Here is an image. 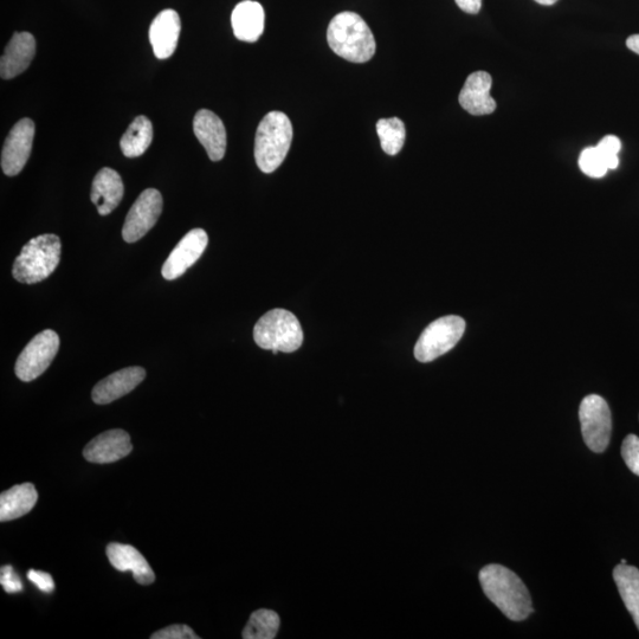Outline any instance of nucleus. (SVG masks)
<instances>
[{
  "label": "nucleus",
  "instance_id": "nucleus-1",
  "mask_svg": "<svg viewBox=\"0 0 639 639\" xmlns=\"http://www.w3.org/2000/svg\"><path fill=\"white\" fill-rule=\"evenodd\" d=\"M482 590L507 618L514 622L525 621L532 615L531 595L526 585L509 568L492 564L480 571Z\"/></svg>",
  "mask_w": 639,
  "mask_h": 639
},
{
  "label": "nucleus",
  "instance_id": "nucleus-2",
  "mask_svg": "<svg viewBox=\"0 0 639 639\" xmlns=\"http://www.w3.org/2000/svg\"><path fill=\"white\" fill-rule=\"evenodd\" d=\"M329 47L338 56L352 63H366L376 54L377 43L372 31L355 12H341L327 30Z\"/></svg>",
  "mask_w": 639,
  "mask_h": 639
},
{
  "label": "nucleus",
  "instance_id": "nucleus-3",
  "mask_svg": "<svg viewBox=\"0 0 639 639\" xmlns=\"http://www.w3.org/2000/svg\"><path fill=\"white\" fill-rule=\"evenodd\" d=\"M293 141V125L282 112H270L258 125L255 160L264 173H273L282 165Z\"/></svg>",
  "mask_w": 639,
  "mask_h": 639
},
{
  "label": "nucleus",
  "instance_id": "nucleus-4",
  "mask_svg": "<svg viewBox=\"0 0 639 639\" xmlns=\"http://www.w3.org/2000/svg\"><path fill=\"white\" fill-rule=\"evenodd\" d=\"M61 255L60 237L45 234L32 238L16 258L12 275L18 282L25 284L47 280L60 264Z\"/></svg>",
  "mask_w": 639,
  "mask_h": 639
},
{
  "label": "nucleus",
  "instance_id": "nucleus-5",
  "mask_svg": "<svg viewBox=\"0 0 639 639\" xmlns=\"http://www.w3.org/2000/svg\"><path fill=\"white\" fill-rule=\"evenodd\" d=\"M254 339L263 350L292 353L302 346L300 321L286 309H273L264 314L254 328Z\"/></svg>",
  "mask_w": 639,
  "mask_h": 639
},
{
  "label": "nucleus",
  "instance_id": "nucleus-6",
  "mask_svg": "<svg viewBox=\"0 0 639 639\" xmlns=\"http://www.w3.org/2000/svg\"><path fill=\"white\" fill-rule=\"evenodd\" d=\"M466 331V321L449 315L438 319L424 329L415 347V357L421 363H430L448 353L458 344Z\"/></svg>",
  "mask_w": 639,
  "mask_h": 639
},
{
  "label": "nucleus",
  "instance_id": "nucleus-7",
  "mask_svg": "<svg viewBox=\"0 0 639 639\" xmlns=\"http://www.w3.org/2000/svg\"><path fill=\"white\" fill-rule=\"evenodd\" d=\"M580 424L584 442L593 453L608 449L612 434V417L608 403L598 395L586 396L580 404Z\"/></svg>",
  "mask_w": 639,
  "mask_h": 639
},
{
  "label": "nucleus",
  "instance_id": "nucleus-8",
  "mask_svg": "<svg viewBox=\"0 0 639 639\" xmlns=\"http://www.w3.org/2000/svg\"><path fill=\"white\" fill-rule=\"evenodd\" d=\"M60 348V338L53 329H47L37 334L17 359L16 376L22 382H32L42 376L53 363Z\"/></svg>",
  "mask_w": 639,
  "mask_h": 639
},
{
  "label": "nucleus",
  "instance_id": "nucleus-9",
  "mask_svg": "<svg viewBox=\"0 0 639 639\" xmlns=\"http://www.w3.org/2000/svg\"><path fill=\"white\" fill-rule=\"evenodd\" d=\"M163 196L156 189H147L135 200L126 217L122 237L127 243H135L147 235L163 212Z\"/></svg>",
  "mask_w": 639,
  "mask_h": 639
},
{
  "label": "nucleus",
  "instance_id": "nucleus-10",
  "mask_svg": "<svg viewBox=\"0 0 639 639\" xmlns=\"http://www.w3.org/2000/svg\"><path fill=\"white\" fill-rule=\"evenodd\" d=\"M35 124L29 118L18 121L4 142L2 170L9 177L21 173L31 156Z\"/></svg>",
  "mask_w": 639,
  "mask_h": 639
},
{
  "label": "nucleus",
  "instance_id": "nucleus-11",
  "mask_svg": "<svg viewBox=\"0 0 639 639\" xmlns=\"http://www.w3.org/2000/svg\"><path fill=\"white\" fill-rule=\"evenodd\" d=\"M208 243V234L203 229H193L187 232L164 263L163 270H161L164 279L173 281L183 276L186 270L202 257Z\"/></svg>",
  "mask_w": 639,
  "mask_h": 639
},
{
  "label": "nucleus",
  "instance_id": "nucleus-12",
  "mask_svg": "<svg viewBox=\"0 0 639 639\" xmlns=\"http://www.w3.org/2000/svg\"><path fill=\"white\" fill-rule=\"evenodd\" d=\"M131 436L126 431L115 429L103 432L90 441L83 456L90 463L108 464L121 460L132 453Z\"/></svg>",
  "mask_w": 639,
  "mask_h": 639
},
{
  "label": "nucleus",
  "instance_id": "nucleus-13",
  "mask_svg": "<svg viewBox=\"0 0 639 639\" xmlns=\"http://www.w3.org/2000/svg\"><path fill=\"white\" fill-rule=\"evenodd\" d=\"M193 132L212 161L222 160L227 151V131L223 121L209 109H200L193 119Z\"/></svg>",
  "mask_w": 639,
  "mask_h": 639
},
{
  "label": "nucleus",
  "instance_id": "nucleus-14",
  "mask_svg": "<svg viewBox=\"0 0 639 639\" xmlns=\"http://www.w3.org/2000/svg\"><path fill=\"white\" fill-rule=\"evenodd\" d=\"M36 54L35 37L30 32H15L0 60L2 79L11 80L30 66Z\"/></svg>",
  "mask_w": 639,
  "mask_h": 639
},
{
  "label": "nucleus",
  "instance_id": "nucleus-15",
  "mask_svg": "<svg viewBox=\"0 0 639 639\" xmlns=\"http://www.w3.org/2000/svg\"><path fill=\"white\" fill-rule=\"evenodd\" d=\"M146 371L142 367L133 366L111 374L96 384L92 392L94 403L106 405L120 399L135 387L144 382Z\"/></svg>",
  "mask_w": 639,
  "mask_h": 639
},
{
  "label": "nucleus",
  "instance_id": "nucleus-16",
  "mask_svg": "<svg viewBox=\"0 0 639 639\" xmlns=\"http://www.w3.org/2000/svg\"><path fill=\"white\" fill-rule=\"evenodd\" d=\"M493 79L486 71L471 74L460 94V105L471 115H488L495 112L496 102L490 95Z\"/></svg>",
  "mask_w": 639,
  "mask_h": 639
},
{
  "label": "nucleus",
  "instance_id": "nucleus-17",
  "mask_svg": "<svg viewBox=\"0 0 639 639\" xmlns=\"http://www.w3.org/2000/svg\"><path fill=\"white\" fill-rule=\"evenodd\" d=\"M182 22L177 11L167 9L154 18L150 28V42L154 55L159 60H166L177 49Z\"/></svg>",
  "mask_w": 639,
  "mask_h": 639
},
{
  "label": "nucleus",
  "instance_id": "nucleus-18",
  "mask_svg": "<svg viewBox=\"0 0 639 639\" xmlns=\"http://www.w3.org/2000/svg\"><path fill=\"white\" fill-rule=\"evenodd\" d=\"M109 563L120 572L131 571L135 582L140 585H151L156 580L150 564L137 548L131 545L109 544L107 546Z\"/></svg>",
  "mask_w": 639,
  "mask_h": 639
},
{
  "label": "nucleus",
  "instance_id": "nucleus-19",
  "mask_svg": "<svg viewBox=\"0 0 639 639\" xmlns=\"http://www.w3.org/2000/svg\"><path fill=\"white\" fill-rule=\"evenodd\" d=\"M125 187L120 174L109 167H105L93 180L90 198L98 208L101 216H107L118 208L124 197Z\"/></svg>",
  "mask_w": 639,
  "mask_h": 639
},
{
  "label": "nucleus",
  "instance_id": "nucleus-20",
  "mask_svg": "<svg viewBox=\"0 0 639 639\" xmlns=\"http://www.w3.org/2000/svg\"><path fill=\"white\" fill-rule=\"evenodd\" d=\"M263 6L253 0H244L236 5L231 15L232 29L238 40L254 43L258 41L264 31Z\"/></svg>",
  "mask_w": 639,
  "mask_h": 639
},
{
  "label": "nucleus",
  "instance_id": "nucleus-21",
  "mask_svg": "<svg viewBox=\"0 0 639 639\" xmlns=\"http://www.w3.org/2000/svg\"><path fill=\"white\" fill-rule=\"evenodd\" d=\"M38 500L32 483L18 484L0 495V521L22 518L34 509Z\"/></svg>",
  "mask_w": 639,
  "mask_h": 639
},
{
  "label": "nucleus",
  "instance_id": "nucleus-22",
  "mask_svg": "<svg viewBox=\"0 0 639 639\" xmlns=\"http://www.w3.org/2000/svg\"><path fill=\"white\" fill-rule=\"evenodd\" d=\"M613 579L617 584L626 609L639 630V570L628 564H619L613 570Z\"/></svg>",
  "mask_w": 639,
  "mask_h": 639
},
{
  "label": "nucleus",
  "instance_id": "nucleus-23",
  "mask_svg": "<svg viewBox=\"0 0 639 639\" xmlns=\"http://www.w3.org/2000/svg\"><path fill=\"white\" fill-rule=\"evenodd\" d=\"M153 140V125L150 119L141 115L135 118L122 135L120 147L127 158H138L144 154Z\"/></svg>",
  "mask_w": 639,
  "mask_h": 639
},
{
  "label": "nucleus",
  "instance_id": "nucleus-24",
  "mask_svg": "<svg viewBox=\"0 0 639 639\" xmlns=\"http://www.w3.org/2000/svg\"><path fill=\"white\" fill-rule=\"evenodd\" d=\"M280 617L273 610H257L243 630L244 639H274L280 629Z\"/></svg>",
  "mask_w": 639,
  "mask_h": 639
},
{
  "label": "nucleus",
  "instance_id": "nucleus-25",
  "mask_svg": "<svg viewBox=\"0 0 639 639\" xmlns=\"http://www.w3.org/2000/svg\"><path fill=\"white\" fill-rule=\"evenodd\" d=\"M377 133L383 151L389 156H397L404 146L406 131L404 122L398 118L378 121Z\"/></svg>",
  "mask_w": 639,
  "mask_h": 639
},
{
  "label": "nucleus",
  "instance_id": "nucleus-26",
  "mask_svg": "<svg viewBox=\"0 0 639 639\" xmlns=\"http://www.w3.org/2000/svg\"><path fill=\"white\" fill-rule=\"evenodd\" d=\"M579 167L591 178H603L609 172V167L597 147L585 148L580 154Z\"/></svg>",
  "mask_w": 639,
  "mask_h": 639
},
{
  "label": "nucleus",
  "instance_id": "nucleus-27",
  "mask_svg": "<svg viewBox=\"0 0 639 639\" xmlns=\"http://www.w3.org/2000/svg\"><path fill=\"white\" fill-rule=\"evenodd\" d=\"M606 161L609 170H616L619 165L618 153L621 151L622 142L615 135H608L596 146Z\"/></svg>",
  "mask_w": 639,
  "mask_h": 639
},
{
  "label": "nucleus",
  "instance_id": "nucleus-28",
  "mask_svg": "<svg viewBox=\"0 0 639 639\" xmlns=\"http://www.w3.org/2000/svg\"><path fill=\"white\" fill-rule=\"evenodd\" d=\"M622 457L632 473L639 476V437L629 435L625 438L622 445Z\"/></svg>",
  "mask_w": 639,
  "mask_h": 639
},
{
  "label": "nucleus",
  "instance_id": "nucleus-29",
  "mask_svg": "<svg viewBox=\"0 0 639 639\" xmlns=\"http://www.w3.org/2000/svg\"><path fill=\"white\" fill-rule=\"evenodd\" d=\"M152 639H199L190 626L171 625L151 636Z\"/></svg>",
  "mask_w": 639,
  "mask_h": 639
},
{
  "label": "nucleus",
  "instance_id": "nucleus-30",
  "mask_svg": "<svg viewBox=\"0 0 639 639\" xmlns=\"http://www.w3.org/2000/svg\"><path fill=\"white\" fill-rule=\"evenodd\" d=\"M0 584H2L5 592L18 593L23 591V584L21 578L15 572L12 566H3L0 570Z\"/></svg>",
  "mask_w": 639,
  "mask_h": 639
},
{
  "label": "nucleus",
  "instance_id": "nucleus-31",
  "mask_svg": "<svg viewBox=\"0 0 639 639\" xmlns=\"http://www.w3.org/2000/svg\"><path fill=\"white\" fill-rule=\"evenodd\" d=\"M28 579L45 593H51L55 590L54 579L47 572L30 570L28 572Z\"/></svg>",
  "mask_w": 639,
  "mask_h": 639
},
{
  "label": "nucleus",
  "instance_id": "nucleus-32",
  "mask_svg": "<svg viewBox=\"0 0 639 639\" xmlns=\"http://www.w3.org/2000/svg\"><path fill=\"white\" fill-rule=\"evenodd\" d=\"M458 8L470 15L479 14L482 8V0H455Z\"/></svg>",
  "mask_w": 639,
  "mask_h": 639
},
{
  "label": "nucleus",
  "instance_id": "nucleus-33",
  "mask_svg": "<svg viewBox=\"0 0 639 639\" xmlns=\"http://www.w3.org/2000/svg\"><path fill=\"white\" fill-rule=\"evenodd\" d=\"M626 45L631 51L639 55V35L630 36L628 41H626Z\"/></svg>",
  "mask_w": 639,
  "mask_h": 639
},
{
  "label": "nucleus",
  "instance_id": "nucleus-34",
  "mask_svg": "<svg viewBox=\"0 0 639 639\" xmlns=\"http://www.w3.org/2000/svg\"><path fill=\"white\" fill-rule=\"evenodd\" d=\"M535 2L541 4V5H546V6H551L554 5L555 3L558 2V0H535Z\"/></svg>",
  "mask_w": 639,
  "mask_h": 639
}]
</instances>
